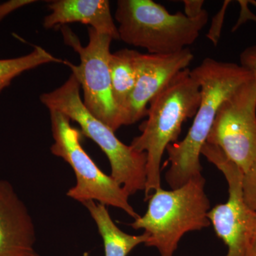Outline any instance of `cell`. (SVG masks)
Masks as SVG:
<instances>
[{
	"label": "cell",
	"instance_id": "cell-1",
	"mask_svg": "<svg viewBox=\"0 0 256 256\" xmlns=\"http://www.w3.org/2000/svg\"><path fill=\"white\" fill-rule=\"evenodd\" d=\"M201 88V102L186 137L166 148L170 169L165 180L172 190L202 176V150L220 104L254 76L240 64L206 58L191 70Z\"/></svg>",
	"mask_w": 256,
	"mask_h": 256
},
{
	"label": "cell",
	"instance_id": "cell-2",
	"mask_svg": "<svg viewBox=\"0 0 256 256\" xmlns=\"http://www.w3.org/2000/svg\"><path fill=\"white\" fill-rule=\"evenodd\" d=\"M201 97L200 84L186 68L150 102L148 119L139 127L140 134L130 144L134 150L146 154V201L161 188L160 165L164 151L170 144L178 142L186 120L194 117Z\"/></svg>",
	"mask_w": 256,
	"mask_h": 256
},
{
	"label": "cell",
	"instance_id": "cell-3",
	"mask_svg": "<svg viewBox=\"0 0 256 256\" xmlns=\"http://www.w3.org/2000/svg\"><path fill=\"white\" fill-rule=\"evenodd\" d=\"M205 183L200 176L176 190L160 188L152 194L146 213L130 224L148 234L146 246L156 248L161 256H174L185 234L210 226V202Z\"/></svg>",
	"mask_w": 256,
	"mask_h": 256
},
{
	"label": "cell",
	"instance_id": "cell-4",
	"mask_svg": "<svg viewBox=\"0 0 256 256\" xmlns=\"http://www.w3.org/2000/svg\"><path fill=\"white\" fill-rule=\"evenodd\" d=\"M120 40L153 54L176 53L193 44L208 23L204 10L196 18L170 14L152 0H119L114 13Z\"/></svg>",
	"mask_w": 256,
	"mask_h": 256
},
{
	"label": "cell",
	"instance_id": "cell-5",
	"mask_svg": "<svg viewBox=\"0 0 256 256\" xmlns=\"http://www.w3.org/2000/svg\"><path fill=\"white\" fill-rule=\"evenodd\" d=\"M80 86L72 74L63 85L40 96V101L48 110H56L77 122L80 132L90 138L105 153L111 166L110 176L129 196L144 191L146 154L138 152L121 142L114 131L96 118L84 106Z\"/></svg>",
	"mask_w": 256,
	"mask_h": 256
},
{
	"label": "cell",
	"instance_id": "cell-6",
	"mask_svg": "<svg viewBox=\"0 0 256 256\" xmlns=\"http://www.w3.org/2000/svg\"><path fill=\"white\" fill-rule=\"evenodd\" d=\"M54 143L50 152L68 163L76 178L75 186L69 188L67 196L84 204L98 202L106 206L120 208L134 220L140 215L130 204L129 195L112 176L106 174L84 150L80 144V134L70 124L66 114L50 110Z\"/></svg>",
	"mask_w": 256,
	"mask_h": 256
},
{
	"label": "cell",
	"instance_id": "cell-7",
	"mask_svg": "<svg viewBox=\"0 0 256 256\" xmlns=\"http://www.w3.org/2000/svg\"><path fill=\"white\" fill-rule=\"evenodd\" d=\"M62 32L66 44L72 47L80 58L78 65L67 60H64V64L70 68L80 84L84 106L94 117L116 132L124 126L112 96L109 70L110 44L114 40L88 28V43L84 46L68 26H62Z\"/></svg>",
	"mask_w": 256,
	"mask_h": 256
},
{
	"label": "cell",
	"instance_id": "cell-8",
	"mask_svg": "<svg viewBox=\"0 0 256 256\" xmlns=\"http://www.w3.org/2000/svg\"><path fill=\"white\" fill-rule=\"evenodd\" d=\"M206 142L217 146L246 173L256 160V78L220 104Z\"/></svg>",
	"mask_w": 256,
	"mask_h": 256
},
{
	"label": "cell",
	"instance_id": "cell-9",
	"mask_svg": "<svg viewBox=\"0 0 256 256\" xmlns=\"http://www.w3.org/2000/svg\"><path fill=\"white\" fill-rule=\"evenodd\" d=\"M202 154L223 173L228 188V198L208 212L216 234L228 248L226 256H244L249 220L252 210L242 194L244 172L217 146L205 143Z\"/></svg>",
	"mask_w": 256,
	"mask_h": 256
},
{
	"label": "cell",
	"instance_id": "cell-10",
	"mask_svg": "<svg viewBox=\"0 0 256 256\" xmlns=\"http://www.w3.org/2000/svg\"><path fill=\"white\" fill-rule=\"evenodd\" d=\"M194 54L188 48L170 54L137 52V80L121 112L122 126H130L146 116L148 106L180 72L188 68Z\"/></svg>",
	"mask_w": 256,
	"mask_h": 256
},
{
	"label": "cell",
	"instance_id": "cell-11",
	"mask_svg": "<svg viewBox=\"0 0 256 256\" xmlns=\"http://www.w3.org/2000/svg\"><path fill=\"white\" fill-rule=\"evenodd\" d=\"M28 207L6 180H0V256H40Z\"/></svg>",
	"mask_w": 256,
	"mask_h": 256
},
{
	"label": "cell",
	"instance_id": "cell-12",
	"mask_svg": "<svg viewBox=\"0 0 256 256\" xmlns=\"http://www.w3.org/2000/svg\"><path fill=\"white\" fill-rule=\"evenodd\" d=\"M50 14L44 18L46 30L82 23L99 33L119 40L118 26L114 22L108 0H54L48 2Z\"/></svg>",
	"mask_w": 256,
	"mask_h": 256
},
{
	"label": "cell",
	"instance_id": "cell-13",
	"mask_svg": "<svg viewBox=\"0 0 256 256\" xmlns=\"http://www.w3.org/2000/svg\"><path fill=\"white\" fill-rule=\"evenodd\" d=\"M82 204L88 210L97 226L104 242L105 256H128L138 245L148 242L149 235L146 232L141 235H130L120 229L111 218L106 205L94 201Z\"/></svg>",
	"mask_w": 256,
	"mask_h": 256
},
{
	"label": "cell",
	"instance_id": "cell-14",
	"mask_svg": "<svg viewBox=\"0 0 256 256\" xmlns=\"http://www.w3.org/2000/svg\"><path fill=\"white\" fill-rule=\"evenodd\" d=\"M137 52L122 48L111 53L109 58L112 96L120 114L134 90L137 80L136 60Z\"/></svg>",
	"mask_w": 256,
	"mask_h": 256
},
{
	"label": "cell",
	"instance_id": "cell-15",
	"mask_svg": "<svg viewBox=\"0 0 256 256\" xmlns=\"http://www.w3.org/2000/svg\"><path fill=\"white\" fill-rule=\"evenodd\" d=\"M41 46H36L31 53L18 58L0 60V92L9 86L12 82L22 74L44 64H64Z\"/></svg>",
	"mask_w": 256,
	"mask_h": 256
},
{
	"label": "cell",
	"instance_id": "cell-16",
	"mask_svg": "<svg viewBox=\"0 0 256 256\" xmlns=\"http://www.w3.org/2000/svg\"><path fill=\"white\" fill-rule=\"evenodd\" d=\"M244 201L250 210L256 212V160L242 178Z\"/></svg>",
	"mask_w": 256,
	"mask_h": 256
},
{
	"label": "cell",
	"instance_id": "cell-17",
	"mask_svg": "<svg viewBox=\"0 0 256 256\" xmlns=\"http://www.w3.org/2000/svg\"><path fill=\"white\" fill-rule=\"evenodd\" d=\"M244 256H256V212L254 210L248 226Z\"/></svg>",
	"mask_w": 256,
	"mask_h": 256
},
{
	"label": "cell",
	"instance_id": "cell-18",
	"mask_svg": "<svg viewBox=\"0 0 256 256\" xmlns=\"http://www.w3.org/2000/svg\"><path fill=\"white\" fill-rule=\"evenodd\" d=\"M240 65L256 78V44L245 48L240 54Z\"/></svg>",
	"mask_w": 256,
	"mask_h": 256
},
{
	"label": "cell",
	"instance_id": "cell-19",
	"mask_svg": "<svg viewBox=\"0 0 256 256\" xmlns=\"http://www.w3.org/2000/svg\"><path fill=\"white\" fill-rule=\"evenodd\" d=\"M230 3V1H226L224 4L223 8L220 10V12L216 15L215 18H214L213 24H212V28H210V32H208V38L212 42L216 45L218 43V40L220 38V30H222V24H223L224 18L225 16L226 10L227 6Z\"/></svg>",
	"mask_w": 256,
	"mask_h": 256
},
{
	"label": "cell",
	"instance_id": "cell-20",
	"mask_svg": "<svg viewBox=\"0 0 256 256\" xmlns=\"http://www.w3.org/2000/svg\"><path fill=\"white\" fill-rule=\"evenodd\" d=\"M36 2L34 0H10L4 3H0V22L6 16L26 5Z\"/></svg>",
	"mask_w": 256,
	"mask_h": 256
},
{
	"label": "cell",
	"instance_id": "cell-21",
	"mask_svg": "<svg viewBox=\"0 0 256 256\" xmlns=\"http://www.w3.org/2000/svg\"><path fill=\"white\" fill-rule=\"evenodd\" d=\"M184 14L188 18H196L204 11V2L202 0H184Z\"/></svg>",
	"mask_w": 256,
	"mask_h": 256
},
{
	"label": "cell",
	"instance_id": "cell-22",
	"mask_svg": "<svg viewBox=\"0 0 256 256\" xmlns=\"http://www.w3.org/2000/svg\"><path fill=\"white\" fill-rule=\"evenodd\" d=\"M239 4L240 6V16L236 24L234 26L233 31L238 28L240 25L246 22L252 21L256 22V15L252 13L248 6V2L239 1Z\"/></svg>",
	"mask_w": 256,
	"mask_h": 256
}]
</instances>
